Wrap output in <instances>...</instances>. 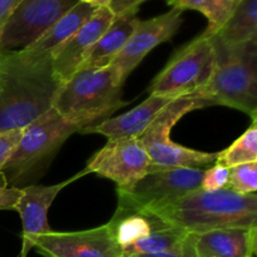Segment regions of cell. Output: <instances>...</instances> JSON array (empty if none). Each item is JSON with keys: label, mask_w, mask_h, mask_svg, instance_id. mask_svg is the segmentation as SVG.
Instances as JSON below:
<instances>
[{"label": "cell", "mask_w": 257, "mask_h": 257, "mask_svg": "<svg viewBox=\"0 0 257 257\" xmlns=\"http://www.w3.org/2000/svg\"><path fill=\"white\" fill-rule=\"evenodd\" d=\"M122 87L123 83L110 65L80 68L62 83L52 108L82 132L128 105L122 100Z\"/></svg>", "instance_id": "obj_3"}, {"label": "cell", "mask_w": 257, "mask_h": 257, "mask_svg": "<svg viewBox=\"0 0 257 257\" xmlns=\"http://www.w3.org/2000/svg\"><path fill=\"white\" fill-rule=\"evenodd\" d=\"M228 175H230V170L227 167L215 163L203 171L201 188L206 191H217L226 188L228 183Z\"/></svg>", "instance_id": "obj_25"}, {"label": "cell", "mask_w": 257, "mask_h": 257, "mask_svg": "<svg viewBox=\"0 0 257 257\" xmlns=\"http://www.w3.org/2000/svg\"><path fill=\"white\" fill-rule=\"evenodd\" d=\"M23 0H0V28Z\"/></svg>", "instance_id": "obj_30"}, {"label": "cell", "mask_w": 257, "mask_h": 257, "mask_svg": "<svg viewBox=\"0 0 257 257\" xmlns=\"http://www.w3.org/2000/svg\"><path fill=\"white\" fill-rule=\"evenodd\" d=\"M0 53H2V50H0Z\"/></svg>", "instance_id": "obj_33"}, {"label": "cell", "mask_w": 257, "mask_h": 257, "mask_svg": "<svg viewBox=\"0 0 257 257\" xmlns=\"http://www.w3.org/2000/svg\"><path fill=\"white\" fill-rule=\"evenodd\" d=\"M213 39V38H212ZM257 40L236 47L215 43L216 68L200 94L211 105H226L257 120Z\"/></svg>", "instance_id": "obj_5"}, {"label": "cell", "mask_w": 257, "mask_h": 257, "mask_svg": "<svg viewBox=\"0 0 257 257\" xmlns=\"http://www.w3.org/2000/svg\"><path fill=\"white\" fill-rule=\"evenodd\" d=\"M182 24V10L172 8L170 12L147 20H137L130 39L110 67L117 72L120 82L124 83L128 75L136 69L143 58L161 43L168 42Z\"/></svg>", "instance_id": "obj_11"}, {"label": "cell", "mask_w": 257, "mask_h": 257, "mask_svg": "<svg viewBox=\"0 0 257 257\" xmlns=\"http://www.w3.org/2000/svg\"><path fill=\"white\" fill-rule=\"evenodd\" d=\"M197 257H253L257 227H228L192 233Z\"/></svg>", "instance_id": "obj_16"}, {"label": "cell", "mask_w": 257, "mask_h": 257, "mask_svg": "<svg viewBox=\"0 0 257 257\" xmlns=\"http://www.w3.org/2000/svg\"><path fill=\"white\" fill-rule=\"evenodd\" d=\"M177 2H178V0H167V3L171 5V7H175V4Z\"/></svg>", "instance_id": "obj_32"}, {"label": "cell", "mask_w": 257, "mask_h": 257, "mask_svg": "<svg viewBox=\"0 0 257 257\" xmlns=\"http://www.w3.org/2000/svg\"><path fill=\"white\" fill-rule=\"evenodd\" d=\"M82 3H87V4L94 5V7L98 8H103V7H108V5L112 3V0H79Z\"/></svg>", "instance_id": "obj_31"}, {"label": "cell", "mask_w": 257, "mask_h": 257, "mask_svg": "<svg viewBox=\"0 0 257 257\" xmlns=\"http://www.w3.org/2000/svg\"><path fill=\"white\" fill-rule=\"evenodd\" d=\"M190 233L177 227H163L152 231L145 237L122 248L123 257L132 255H150L160 253L180 247L185 243Z\"/></svg>", "instance_id": "obj_21"}, {"label": "cell", "mask_w": 257, "mask_h": 257, "mask_svg": "<svg viewBox=\"0 0 257 257\" xmlns=\"http://www.w3.org/2000/svg\"><path fill=\"white\" fill-rule=\"evenodd\" d=\"M137 12L114 17L110 27L97 40L80 68H103L112 63L130 39L137 23Z\"/></svg>", "instance_id": "obj_18"}, {"label": "cell", "mask_w": 257, "mask_h": 257, "mask_svg": "<svg viewBox=\"0 0 257 257\" xmlns=\"http://www.w3.org/2000/svg\"><path fill=\"white\" fill-rule=\"evenodd\" d=\"M60 85L52 57L34 58L23 50L0 53V132L24 130L52 109Z\"/></svg>", "instance_id": "obj_1"}, {"label": "cell", "mask_w": 257, "mask_h": 257, "mask_svg": "<svg viewBox=\"0 0 257 257\" xmlns=\"http://www.w3.org/2000/svg\"><path fill=\"white\" fill-rule=\"evenodd\" d=\"M85 168L113 181L117 190H128L148 172L150 157L138 138H115L108 140Z\"/></svg>", "instance_id": "obj_10"}, {"label": "cell", "mask_w": 257, "mask_h": 257, "mask_svg": "<svg viewBox=\"0 0 257 257\" xmlns=\"http://www.w3.org/2000/svg\"><path fill=\"white\" fill-rule=\"evenodd\" d=\"M34 248L43 257H123L108 223L73 232L52 230L38 238Z\"/></svg>", "instance_id": "obj_12"}, {"label": "cell", "mask_w": 257, "mask_h": 257, "mask_svg": "<svg viewBox=\"0 0 257 257\" xmlns=\"http://www.w3.org/2000/svg\"><path fill=\"white\" fill-rule=\"evenodd\" d=\"M22 133L23 130H9L0 132V173L14 153L22 138Z\"/></svg>", "instance_id": "obj_26"}, {"label": "cell", "mask_w": 257, "mask_h": 257, "mask_svg": "<svg viewBox=\"0 0 257 257\" xmlns=\"http://www.w3.org/2000/svg\"><path fill=\"white\" fill-rule=\"evenodd\" d=\"M242 0H178L175 7L180 10H197L208 20V27L202 33L206 37H213L232 17Z\"/></svg>", "instance_id": "obj_22"}, {"label": "cell", "mask_w": 257, "mask_h": 257, "mask_svg": "<svg viewBox=\"0 0 257 257\" xmlns=\"http://www.w3.org/2000/svg\"><path fill=\"white\" fill-rule=\"evenodd\" d=\"M213 40L223 47H236L257 39V0H242Z\"/></svg>", "instance_id": "obj_20"}, {"label": "cell", "mask_w": 257, "mask_h": 257, "mask_svg": "<svg viewBox=\"0 0 257 257\" xmlns=\"http://www.w3.org/2000/svg\"><path fill=\"white\" fill-rule=\"evenodd\" d=\"M79 0H23L0 28V50H20L39 39Z\"/></svg>", "instance_id": "obj_9"}, {"label": "cell", "mask_w": 257, "mask_h": 257, "mask_svg": "<svg viewBox=\"0 0 257 257\" xmlns=\"http://www.w3.org/2000/svg\"><path fill=\"white\" fill-rule=\"evenodd\" d=\"M22 188L0 185V211H14L18 201L22 197Z\"/></svg>", "instance_id": "obj_28"}, {"label": "cell", "mask_w": 257, "mask_h": 257, "mask_svg": "<svg viewBox=\"0 0 257 257\" xmlns=\"http://www.w3.org/2000/svg\"><path fill=\"white\" fill-rule=\"evenodd\" d=\"M228 190L240 195L256 193L257 190V162L243 163L228 168Z\"/></svg>", "instance_id": "obj_24"}, {"label": "cell", "mask_w": 257, "mask_h": 257, "mask_svg": "<svg viewBox=\"0 0 257 257\" xmlns=\"http://www.w3.org/2000/svg\"><path fill=\"white\" fill-rule=\"evenodd\" d=\"M257 162V125L252 120L250 127L241 137L225 151L220 152L216 163L231 168L243 163Z\"/></svg>", "instance_id": "obj_23"}, {"label": "cell", "mask_w": 257, "mask_h": 257, "mask_svg": "<svg viewBox=\"0 0 257 257\" xmlns=\"http://www.w3.org/2000/svg\"><path fill=\"white\" fill-rule=\"evenodd\" d=\"M171 100H173L172 98L150 94L147 99L143 100L140 105L133 109L114 118H108L92 127L85 128L80 133H98V135L105 136L108 140L140 138Z\"/></svg>", "instance_id": "obj_15"}, {"label": "cell", "mask_w": 257, "mask_h": 257, "mask_svg": "<svg viewBox=\"0 0 257 257\" xmlns=\"http://www.w3.org/2000/svg\"><path fill=\"white\" fill-rule=\"evenodd\" d=\"M113 20L114 15L107 7L98 8L97 12L53 53V72L60 82H67L77 72L89 50L110 27Z\"/></svg>", "instance_id": "obj_14"}, {"label": "cell", "mask_w": 257, "mask_h": 257, "mask_svg": "<svg viewBox=\"0 0 257 257\" xmlns=\"http://www.w3.org/2000/svg\"><path fill=\"white\" fill-rule=\"evenodd\" d=\"M212 37L201 34L178 50L152 80L151 94L176 98L196 94L207 85L216 68Z\"/></svg>", "instance_id": "obj_7"}, {"label": "cell", "mask_w": 257, "mask_h": 257, "mask_svg": "<svg viewBox=\"0 0 257 257\" xmlns=\"http://www.w3.org/2000/svg\"><path fill=\"white\" fill-rule=\"evenodd\" d=\"M79 127L65 120L55 109H49L23 130L14 153L3 168L2 176L8 187L23 188L33 185Z\"/></svg>", "instance_id": "obj_4"}, {"label": "cell", "mask_w": 257, "mask_h": 257, "mask_svg": "<svg viewBox=\"0 0 257 257\" xmlns=\"http://www.w3.org/2000/svg\"><path fill=\"white\" fill-rule=\"evenodd\" d=\"M211 103L205 97L196 94L185 95L171 100L150 127L138 140L150 157L148 171L168 170V168H202L215 165L218 153H208L191 150L175 143L171 140V130L187 113L200 108L210 107Z\"/></svg>", "instance_id": "obj_6"}, {"label": "cell", "mask_w": 257, "mask_h": 257, "mask_svg": "<svg viewBox=\"0 0 257 257\" xmlns=\"http://www.w3.org/2000/svg\"><path fill=\"white\" fill-rule=\"evenodd\" d=\"M143 2L146 0H112L107 8L114 17H120L128 13L138 12V8Z\"/></svg>", "instance_id": "obj_29"}, {"label": "cell", "mask_w": 257, "mask_h": 257, "mask_svg": "<svg viewBox=\"0 0 257 257\" xmlns=\"http://www.w3.org/2000/svg\"><path fill=\"white\" fill-rule=\"evenodd\" d=\"M113 237L120 247L131 245L152 231L168 227L160 218L143 211L123 210L117 207L114 216L108 222Z\"/></svg>", "instance_id": "obj_19"}, {"label": "cell", "mask_w": 257, "mask_h": 257, "mask_svg": "<svg viewBox=\"0 0 257 257\" xmlns=\"http://www.w3.org/2000/svg\"><path fill=\"white\" fill-rule=\"evenodd\" d=\"M85 175H89L87 168L57 185H30L22 188V197L14 208L19 212L23 223L22 257H27L29 251L34 248L40 236L52 231L48 225V211L60 191Z\"/></svg>", "instance_id": "obj_13"}, {"label": "cell", "mask_w": 257, "mask_h": 257, "mask_svg": "<svg viewBox=\"0 0 257 257\" xmlns=\"http://www.w3.org/2000/svg\"><path fill=\"white\" fill-rule=\"evenodd\" d=\"M127 257H197L195 246H193V235L190 233L187 240L180 247H176L173 250L166 251L160 253H150V255H132Z\"/></svg>", "instance_id": "obj_27"}, {"label": "cell", "mask_w": 257, "mask_h": 257, "mask_svg": "<svg viewBox=\"0 0 257 257\" xmlns=\"http://www.w3.org/2000/svg\"><path fill=\"white\" fill-rule=\"evenodd\" d=\"M97 9L98 7L94 5L79 2L60 19H58L39 39L20 50L34 58L52 57L53 53L63 43L67 42L97 12Z\"/></svg>", "instance_id": "obj_17"}, {"label": "cell", "mask_w": 257, "mask_h": 257, "mask_svg": "<svg viewBox=\"0 0 257 257\" xmlns=\"http://www.w3.org/2000/svg\"><path fill=\"white\" fill-rule=\"evenodd\" d=\"M202 168H168L148 171L128 190H117L118 206L123 210L146 211L171 202L201 188Z\"/></svg>", "instance_id": "obj_8"}, {"label": "cell", "mask_w": 257, "mask_h": 257, "mask_svg": "<svg viewBox=\"0 0 257 257\" xmlns=\"http://www.w3.org/2000/svg\"><path fill=\"white\" fill-rule=\"evenodd\" d=\"M143 212L188 233L228 227H257V196L240 195L228 188L217 191L198 188Z\"/></svg>", "instance_id": "obj_2"}]
</instances>
